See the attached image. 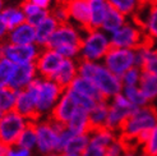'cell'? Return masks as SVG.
<instances>
[{
  "label": "cell",
  "instance_id": "1",
  "mask_svg": "<svg viewBox=\"0 0 157 156\" xmlns=\"http://www.w3.org/2000/svg\"><path fill=\"white\" fill-rule=\"evenodd\" d=\"M157 126V109L150 104L136 107L119 131V138L132 147H140L153 127Z\"/></svg>",
  "mask_w": 157,
  "mask_h": 156
},
{
  "label": "cell",
  "instance_id": "2",
  "mask_svg": "<svg viewBox=\"0 0 157 156\" xmlns=\"http://www.w3.org/2000/svg\"><path fill=\"white\" fill-rule=\"evenodd\" d=\"M78 76L92 81L105 100L119 95L123 90L120 77L113 74L102 61L78 60Z\"/></svg>",
  "mask_w": 157,
  "mask_h": 156
},
{
  "label": "cell",
  "instance_id": "3",
  "mask_svg": "<svg viewBox=\"0 0 157 156\" xmlns=\"http://www.w3.org/2000/svg\"><path fill=\"white\" fill-rule=\"evenodd\" d=\"M28 87L33 92L38 119L50 118L55 105L64 92V88L50 78L37 77Z\"/></svg>",
  "mask_w": 157,
  "mask_h": 156
},
{
  "label": "cell",
  "instance_id": "4",
  "mask_svg": "<svg viewBox=\"0 0 157 156\" xmlns=\"http://www.w3.org/2000/svg\"><path fill=\"white\" fill-rule=\"evenodd\" d=\"M111 48L110 37L101 28H87L83 31L79 44V60L102 61Z\"/></svg>",
  "mask_w": 157,
  "mask_h": 156
},
{
  "label": "cell",
  "instance_id": "5",
  "mask_svg": "<svg viewBox=\"0 0 157 156\" xmlns=\"http://www.w3.org/2000/svg\"><path fill=\"white\" fill-rule=\"evenodd\" d=\"M36 131V149L38 156H45L51 152H58L59 132L63 129V124L54 122L50 118H41L33 122Z\"/></svg>",
  "mask_w": 157,
  "mask_h": 156
},
{
  "label": "cell",
  "instance_id": "6",
  "mask_svg": "<svg viewBox=\"0 0 157 156\" xmlns=\"http://www.w3.org/2000/svg\"><path fill=\"white\" fill-rule=\"evenodd\" d=\"M109 37L113 48L130 50H136L148 41L142 27L134 18H129L119 29L109 35Z\"/></svg>",
  "mask_w": 157,
  "mask_h": 156
},
{
  "label": "cell",
  "instance_id": "7",
  "mask_svg": "<svg viewBox=\"0 0 157 156\" xmlns=\"http://www.w3.org/2000/svg\"><path fill=\"white\" fill-rule=\"evenodd\" d=\"M40 50L41 49L36 44L14 45L8 41L0 42V58L9 60L14 65L35 63Z\"/></svg>",
  "mask_w": 157,
  "mask_h": 156
},
{
  "label": "cell",
  "instance_id": "8",
  "mask_svg": "<svg viewBox=\"0 0 157 156\" xmlns=\"http://www.w3.org/2000/svg\"><path fill=\"white\" fill-rule=\"evenodd\" d=\"M28 123L29 122L26 118L14 110L4 113L0 118V141L8 146L15 145Z\"/></svg>",
  "mask_w": 157,
  "mask_h": 156
},
{
  "label": "cell",
  "instance_id": "9",
  "mask_svg": "<svg viewBox=\"0 0 157 156\" xmlns=\"http://www.w3.org/2000/svg\"><path fill=\"white\" fill-rule=\"evenodd\" d=\"M102 64L113 74L121 77L128 69L136 65V51L111 46L105 58L102 59Z\"/></svg>",
  "mask_w": 157,
  "mask_h": 156
},
{
  "label": "cell",
  "instance_id": "10",
  "mask_svg": "<svg viewBox=\"0 0 157 156\" xmlns=\"http://www.w3.org/2000/svg\"><path fill=\"white\" fill-rule=\"evenodd\" d=\"M107 101H109V113H107L106 128L111 129L119 135V131L123 127L124 122L128 119V116L136 107L132 106V104L125 99V96L121 92Z\"/></svg>",
  "mask_w": 157,
  "mask_h": 156
},
{
  "label": "cell",
  "instance_id": "11",
  "mask_svg": "<svg viewBox=\"0 0 157 156\" xmlns=\"http://www.w3.org/2000/svg\"><path fill=\"white\" fill-rule=\"evenodd\" d=\"M82 35H83V29L74 26L73 23H70V22L59 23V26L56 27L55 32L52 33L46 48L56 50L60 46H65V45L79 46Z\"/></svg>",
  "mask_w": 157,
  "mask_h": 156
},
{
  "label": "cell",
  "instance_id": "12",
  "mask_svg": "<svg viewBox=\"0 0 157 156\" xmlns=\"http://www.w3.org/2000/svg\"><path fill=\"white\" fill-rule=\"evenodd\" d=\"M63 59L59 53L50 48H42L38 53V57L35 61V67L37 71V76L41 78H52V76L56 73L60 64L63 63Z\"/></svg>",
  "mask_w": 157,
  "mask_h": 156
},
{
  "label": "cell",
  "instance_id": "13",
  "mask_svg": "<svg viewBox=\"0 0 157 156\" xmlns=\"http://www.w3.org/2000/svg\"><path fill=\"white\" fill-rule=\"evenodd\" d=\"M134 18L142 27L148 41L157 42V4H143Z\"/></svg>",
  "mask_w": 157,
  "mask_h": 156
},
{
  "label": "cell",
  "instance_id": "14",
  "mask_svg": "<svg viewBox=\"0 0 157 156\" xmlns=\"http://www.w3.org/2000/svg\"><path fill=\"white\" fill-rule=\"evenodd\" d=\"M136 51V65L143 72L157 76V46L156 44L147 41L139 46Z\"/></svg>",
  "mask_w": 157,
  "mask_h": 156
},
{
  "label": "cell",
  "instance_id": "15",
  "mask_svg": "<svg viewBox=\"0 0 157 156\" xmlns=\"http://www.w3.org/2000/svg\"><path fill=\"white\" fill-rule=\"evenodd\" d=\"M37 77L38 76H37L35 63L14 65V69H13V73H12L8 87L13 88L17 92L22 91V90H26Z\"/></svg>",
  "mask_w": 157,
  "mask_h": 156
},
{
  "label": "cell",
  "instance_id": "16",
  "mask_svg": "<svg viewBox=\"0 0 157 156\" xmlns=\"http://www.w3.org/2000/svg\"><path fill=\"white\" fill-rule=\"evenodd\" d=\"M67 5L69 22L81 29L90 28V9L86 0H64Z\"/></svg>",
  "mask_w": 157,
  "mask_h": 156
},
{
  "label": "cell",
  "instance_id": "17",
  "mask_svg": "<svg viewBox=\"0 0 157 156\" xmlns=\"http://www.w3.org/2000/svg\"><path fill=\"white\" fill-rule=\"evenodd\" d=\"M14 111L26 118L28 122H35L38 119L37 110H36V101L33 92L29 87L17 92V99H15Z\"/></svg>",
  "mask_w": 157,
  "mask_h": 156
},
{
  "label": "cell",
  "instance_id": "18",
  "mask_svg": "<svg viewBox=\"0 0 157 156\" xmlns=\"http://www.w3.org/2000/svg\"><path fill=\"white\" fill-rule=\"evenodd\" d=\"M77 110V105L74 103V100L72 99V96L64 90L63 95L60 96L59 101L55 105L54 110L50 115V119H52L54 122H56L59 124H65L69 122V119L72 118V115L74 114V111Z\"/></svg>",
  "mask_w": 157,
  "mask_h": 156
},
{
  "label": "cell",
  "instance_id": "19",
  "mask_svg": "<svg viewBox=\"0 0 157 156\" xmlns=\"http://www.w3.org/2000/svg\"><path fill=\"white\" fill-rule=\"evenodd\" d=\"M5 41L14 44V45H32V44H36L35 27L31 26L27 22L22 23V25L9 29Z\"/></svg>",
  "mask_w": 157,
  "mask_h": 156
},
{
  "label": "cell",
  "instance_id": "20",
  "mask_svg": "<svg viewBox=\"0 0 157 156\" xmlns=\"http://www.w3.org/2000/svg\"><path fill=\"white\" fill-rule=\"evenodd\" d=\"M77 76H78V60L64 59L51 80H54L60 87L67 90L75 80Z\"/></svg>",
  "mask_w": 157,
  "mask_h": 156
},
{
  "label": "cell",
  "instance_id": "21",
  "mask_svg": "<svg viewBox=\"0 0 157 156\" xmlns=\"http://www.w3.org/2000/svg\"><path fill=\"white\" fill-rule=\"evenodd\" d=\"M59 26V23L56 22L51 14H49L40 25H37L35 27V32H36V45L40 49L46 48L50 41V38L52 33L55 32V29Z\"/></svg>",
  "mask_w": 157,
  "mask_h": 156
},
{
  "label": "cell",
  "instance_id": "22",
  "mask_svg": "<svg viewBox=\"0 0 157 156\" xmlns=\"http://www.w3.org/2000/svg\"><path fill=\"white\" fill-rule=\"evenodd\" d=\"M68 88L73 90V91H75L78 93H81V95L88 96V97H91L93 100H96L97 103L98 101L105 100L104 96L101 95V92L97 90V87L95 86V83H93L92 81H90V80H87V78L81 77V76H77L75 80L72 82V84H70Z\"/></svg>",
  "mask_w": 157,
  "mask_h": 156
},
{
  "label": "cell",
  "instance_id": "23",
  "mask_svg": "<svg viewBox=\"0 0 157 156\" xmlns=\"http://www.w3.org/2000/svg\"><path fill=\"white\" fill-rule=\"evenodd\" d=\"M65 127L72 132L73 135H84L90 133V120H88V111L83 110V109L77 107V110L72 115V118L65 124Z\"/></svg>",
  "mask_w": 157,
  "mask_h": 156
},
{
  "label": "cell",
  "instance_id": "24",
  "mask_svg": "<svg viewBox=\"0 0 157 156\" xmlns=\"http://www.w3.org/2000/svg\"><path fill=\"white\" fill-rule=\"evenodd\" d=\"M109 8L110 5L106 0H88L90 28H101Z\"/></svg>",
  "mask_w": 157,
  "mask_h": 156
},
{
  "label": "cell",
  "instance_id": "25",
  "mask_svg": "<svg viewBox=\"0 0 157 156\" xmlns=\"http://www.w3.org/2000/svg\"><path fill=\"white\" fill-rule=\"evenodd\" d=\"M107 113H109V101L107 100L98 101V103L91 109L88 111V120H90L91 131L106 127Z\"/></svg>",
  "mask_w": 157,
  "mask_h": 156
},
{
  "label": "cell",
  "instance_id": "26",
  "mask_svg": "<svg viewBox=\"0 0 157 156\" xmlns=\"http://www.w3.org/2000/svg\"><path fill=\"white\" fill-rule=\"evenodd\" d=\"M19 6H21V9L26 17V22L29 23V25L33 26V27L40 25V23L50 14V10L42 9V8L35 5L33 3H31L29 0H23Z\"/></svg>",
  "mask_w": 157,
  "mask_h": 156
},
{
  "label": "cell",
  "instance_id": "27",
  "mask_svg": "<svg viewBox=\"0 0 157 156\" xmlns=\"http://www.w3.org/2000/svg\"><path fill=\"white\" fill-rule=\"evenodd\" d=\"M129 18H127L124 14H121L120 12H117L115 9H113L111 6L109 8V10L105 15V19L101 25V29L104 31L105 33L111 35L115 31L119 29L125 22H127Z\"/></svg>",
  "mask_w": 157,
  "mask_h": 156
},
{
  "label": "cell",
  "instance_id": "28",
  "mask_svg": "<svg viewBox=\"0 0 157 156\" xmlns=\"http://www.w3.org/2000/svg\"><path fill=\"white\" fill-rule=\"evenodd\" d=\"M117 138H119V135L106 127L93 129L90 132V142L96 146L104 147V149L109 147L114 141H116Z\"/></svg>",
  "mask_w": 157,
  "mask_h": 156
},
{
  "label": "cell",
  "instance_id": "29",
  "mask_svg": "<svg viewBox=\"0 0 157 156\" xmlns=\"http://www.w3.org/2000/svg\"><path fill=\"white\" fill-rule=\"evenodd\" d=\"M113 9L120 12L127 18H133L142 6L140 0H106Z\"/></svg>",
  "mask_w": 157,
  "mask_h": 156
},
{
  "label": "cell",
  "instance_id": "30",
  "mask_svg": "<svg viewBox=\"0 0 157 156\" xmlns=\"http://www.w3.org/2000/svg\"><path fill=\"white\" fill-rule=\"evenodd\" d=\"M138 87L150 104L157 101V76L143 72Z\"/></svg>",
  "mask_w": 157,
  "mask_h": 156
},
{
  "label": "cell",
  "instance_id": "31",
  "mask_svg": "<svg viewBox=\"0 0 157 156\" xmlns=\"http://www.w3.org/2000/svg\"><path fill=\"white\" fill-rule=\"evenodd\" d=\"M0 15H2V18L4 19L9 29L26 22V17L19 5H6L3 9V12L0 13Z\"/></svg>",
  "mask_w": 157,
  "mask_h": 156
},
{
  "label": "cell",
  "instance_id": "32",
  "mask_svg": "<svg viewBox=\"0 0 157 156\" xmlns=\"http://www.w3.org/2000/svg\"><path fill=\"white\" fill-rule=\"evenodd\" d=\"M121 93L125 96L129 103L132 104L133 107H142L146 105H150V103L147 101L144 95L140 91L138 86H129V87H123Z\"/></svg>",
  "mask_w": 157,
  "mask_h": 156
},
{
  "label": "cell",
  "instance_id": "33",
  "mask_svg": "<svg viewBox=\"0 0 157 156\" xmlns=\"http://www.w3.org/2000/svg\"><path fill=\"white\" fill-rule=\"evenodd\" d=\"M15 145L35 152V149H36V131H35L33 122H29L28 126L23 129V132L21 133V136H19L18 141Z\"/></svg>",
  "mask_w": 157,
  "mask_h": 156
},
{
  "label": "cell",
  "instance_id": "34",
  "mask_svg": "<svg viewBox=\"0 0 157 156\" xmlns=\"http://www.w3.org/2000/svg\"><path fill=\"white\" fill-rule=\"evenodd\" d=\"M15 99H17V91L10 87L0 88V113H8L14 110Z\"/></svg>",
  "mask_w": 157,
  "mask_h": 156
},
{
  "label": "cell",
  "instance_id": "35",
  "mask_svg": "<svg viewBox=\"0 0 157 156\" xmlns=\"http://www.w3.org/2000/svg\"><path fill=\"white\" fill-rule=\"evenodd\" d=\"M88 145H90V133L74 135L72 138H70V141L68 142V145L65 147V151L81 155Z\"/></svg>",
  "mask_w": 157,
  "mask_h": 156
},
{
  "label": "cell",
  "instance_id": "36",
  "mask_svg": "<svg viewBox=\"0 0 157 156\" xmlns=\"http://www.w3.org/2000/svg\"><path fill=\"white\" fill-rule=\"evenodd\" d=\"M140 151L146 156H157V126L148 132L146 141L140 146Z\"/></svg>",
  "mask_w": 157,
  "mask_h": 156
},
{
  "label": "cell",
  "instance_id": "37",
  "mask_svg": "<svg viewBox=\"0 0 157 156\" xmlns=\"http://www.w3.org/2000/svg\"><path fill=\"white\" fill-rule=\"evenodd\" d=\"M142 73H143V71L139 67H137V65H134V67H132L130 69H128V71L120 77L123 87H129V86H139L140 78H142Z\"/></svg>",
  "mask_w": 157,
  "mask_h": 156
},
{
  "label": "cell",
  "instance_id": "38",
  "mask_svg": "<svg viewBox=\"0 0 157 156\" xmlns=\"http://www.w3.org/2000/svg\"><path fill=\"white\" fill-rule=\"evenodd\" d=\"M65 91L69 93L70 96H72V99L74 100L77 107L83 109V110H86V111H90L91 109L97 104L96 100H93V99L86 96V95H81V93H78V92H75L73 90H70V88H67Z\"/></svg>",
  "mask_w": 157,
  "mask_h": 156
},
{
  "label": "cell",
  "instance_id": "39",
  "mask_svg": "<svg viewBox=\"0 0 157 156\" xmlns=\"http://www.w3.org/2000/svg\"><path fill=\"white\" fill-rule=\"evenodd\" d=\"M14 69V64L4 58H0V88L9 84L10 77Z\"/></svg>",
  "mask_w": 157,
  "mask_h": 156
},
{
  "label": "cell",
  "instance_id": "40",
  "mask_svg": "<svg viewBox=\"0 0 157 156\" xmlns=\"http://www.w3.org/2000/svg\"><path fill=\"white\" fill-rule=\"evenodd\" d=\"M50 14L56 19L58 23L69 22V14H68V9H67L64 0H59V2H56L54 4L52 8L50 9Z\"/></svg>",
  "mask_w": 157,
  "mask_h": 156
},
{
  "label": "cell",
  "instance_id": "41",
  "mask_svg": "<svg viewBox=\"0 0 157 156\" xmlns=\"http://www.w3.org/2000/svg\"><path fill=\"white\" fill-rule=\"evenodd\" d=\"M129 150V146L121 138H117L109 147H106V156H123Z\"/></svg>",
  "mask_w": 157,
  "mask_h": 156
},
{
  "label": "cell",
  "instance_id": "42",
  "mask_svg": "<svg viewBox=\"0 0 157 156\" xmlns=\"http://www.w3.org/2000/svg\"><path fill=\"white\" fill-rule=\"evenodd\" d=\"M59 55L63 59H70V60H79V46L75 45H65L60 46L56 49Z\"/></svg>",
  "mask_w": 157,
  "mask_h": 156
},
{
  "label": "cell",
  "instance_id": "43",
  "mask_svg": "<svg viewBox=\"0 0 157 156\" xmlns=\"http://www.w3.org/2000/svg\"><path fill=\"white\" fill-rule=\"evenodd\" d=\"M73 136L74 135L65 126L63 127V129L59 132V138H58V152L59 154L65 151V147H67L68 142L70 141V138H72Z\"/></svg>",
  "mask_w": 157,
  "mask_h": 156
},
{
  "label": "cell",
  "instance_id": "44",
  "mask_svg": "<svg viewBox=\"0 0 157 156\" xmlns=\"http://www.w3.org/2000/svg\"><path fill=\"white\" fill-rule=\"evenodd\" d=\"M81 156H106V149L90 142V145L86 147V150L81 154Z\"/></svg>",
  "mask_w": 157,
  "mask_h": 156
},
{
  "label": "cell",
  "instance_id": "45",
  "mask_svg": "<svg viewBox=\"0 0 157 156\" xmlns=\"http://www.w3.org/2000/svg\"><path fill=\"white\" fill-rule=\"evenodd\" d=\"M33 155H35L33 151L27 150V149H23V147H19L17 145L9 146L8 152H6V156H33Z\"/></svg>",
  "mask_w": 157,
  "mask_h": 156
},
{
  "label": "cell",
  "instance_id": "46",
  "mask_svg": "<svg viewBox=\"0 0 157 156\" xmlns=\"http://www.w3.org/2000/svg\"><path fill=\"white\" fill-rule=\"evenodd\" d=\"M31 3H33L35 5L42 8V9H46V10H50L52 5L56 3L55 0H29Z\"/></svg>",
  "mask_w": 157,
  "mask_h": 156
},
{
  "label": "cell",
  "instance_id": "47",
  "mask_svg": "<svg viewBox=\"0 0 157 156\" xmlns=\"http://www.w3.org/2000/svg\"><path fill=\"white\" fill-rule=\"evenodd\" d=\"M8 32H9V28H8L6 23H5L4 19L2 18V15H0V42L6 40Z\"/></svg>",
  "mask_w": 157,
  "mask_h": 156
},
{
  "label": "cell",
  "instance_id": "48",
  "mask_svg": "<svg viewBox=\"0 0 157 156\" xmlns=\"http://www.w3.org/2000/svg\"><path fill=\"white\" fill-rule=\"evenodd\" d=\"M123 156H146L140 150H137V147H132Z\"/></svg>",
  "mask_w": 157,
  "mask_h": 156
},
{
  "label": "cell",
  "instance_id": "49",
  "mask_svg": "<svg viewBox=\"0 0 157 156\" xmlns=\"http://www.w3.org/2000/svg\"><path fill=\"white\" fill-rule=\"evenodd\" d=\"M8 149H9V146H8V145H5L4 142H2V141H0V156H6Z\"/></svg>",
  "mask_w": 157,
  "mask_h": 156
},
{
  "label": "cell",
  "instance_id": "50",
  "mask_svg": "<svg viewBox=\"0 0 157 156\" xmlns=\"http://www.w3.org/2000/svg\"><path fill=\"white\" fill-rule=\"evenodd\" d=\"M60 156H81L79 154H74V152H68V151H64L61 152Z\"/></svg>",
  "mask_w": 157,
  "mask_h": 156
},
{
  "label": "cell",
  "instance_id": "51",
  "mask_svg": "<svg viewBox=\"0 0 157 156\" xmlns=\"http://www.w3.org/2000/svg\"><path fill=\"white\" fill-rule=\"evenodd\" d=\"M142 4H157V0H140Z\"/></svg>",
  "mask_w": 157,
  "mask_h": 156
},
{
  "label": "cell",
  "instance_id": "52",
  "mask_svg": "<svg viewBox=\"0 0 157 156\" xmlns=\"http://www.w3.org/2000/svg\"><path fill=\"white\" fill-rule=\"evenodd\" d=\"M6 5H5V0H0V13L3 12V9L5 8Z\"/></svg>",
  "mask_w": 157,
  "mask_h": 156
},
{
  "label": "cell",
  "instance_id": "53",
  "mask_svg": "<svg viewBox=\"0 0 157 156\" xmlns=\"http://www.w3.org/2000/svg\"><path fill=\"white\" fill-rule=\"evenodd\" d=\"M45 156H60L59 152H51V154H48V155H45Z\"/></svg>",
  "mask_w": 157,
  "mask_h": 156
},
{
  "label": "cell",
  "instance_id": "54",
  "mask_svg": "<svg viewBox=\"0 0 157 156\" xmlns=\"http://www.w3.org/2000/svg\"><path fill=\"white\" fill-rule=\"evenodd\" d=\"M2 115H3V113H0V118H2Z\"/></svg>",
  "mask_w": 157,
  "mask_h": 156
},
{
  "label": "cell",
  "instance_id": "55",
  "mask_svg": "<svg viewBox=\"0 0 157 156\" xmlns=\"http://www.w3.org/2000/svg\"><path fill=\"white\" fill-rule=\"evenodd\" d=\"M86 2H88V0H86Z\"/></svg>",
  "mask_w": 157,
  "mask_h": 156
}]
</instances>
